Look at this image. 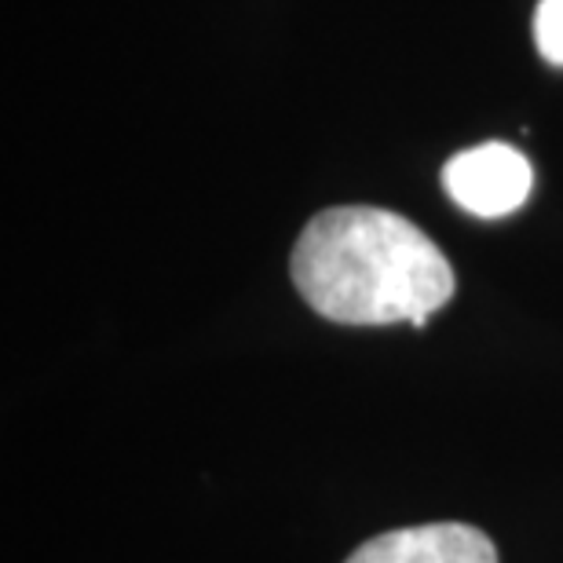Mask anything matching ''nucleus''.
Masks as SVG:
<instances>
[{
  "mask_svg": "<svg viewBox=\"0 0 563 563\" xmlns=\"http://www.w3.org/2000/svg\"><path fill=\"white\" fill-rule=\"evenodd\" d=\"M289 275L311 311L344 325L421 330L457 286L443 250L418 223L377 206H336L308 220Z\"/></svg>",
  "mask_w": 563,
  "mask_h": 563,
  "instance_id": "f257e3e1",
  "label": "nucleus"
},
{
  "mask_svg": "<svg viewBox=\"0 0 563 563\" xmlns=\"http://www.w3.org/2000/svg\"><path fill=\"white\" fill-rule=\"evenodd\" d=\"M443 187L472 217L498 220L531 198L534 168L509 143H479L443 165Z\"/></svg>",
  "mask_w": 563,
  "mask_h": 563,
  "instance_id": "f03ea898",
  "label": "nucleus"
},
{
  "mask_svg": "<svg viewBox=\"0 0 563 563\" xmlns=\"http://www.w3.org/2000/svg\"><path fill=\"white\" fill-rule=\"evenodd\" d=\"M344 563H498V549L472 523H421L369 538Z\"/></svg>",
  "mask_w": 563,
  "mask_h": 563,
  "instance_id": "7ed1b4c3",
  "label": "nucleus"
},
{
  "mask_svg": "<svg viewBox=\"0 0 563 563\" xmlns=\"http://www.w3.org/2000/svg\"><path fill=\"white\" fill-rule=\"evenodd\" d=\"M534 44L542 52V59L563 66V0H538Z\"/></svg>",
  "mask_w": 563,
  "mask_h": 563,
  "instance_id": "20e7f679",
  "label": "nucleus"
}]
</instances>
